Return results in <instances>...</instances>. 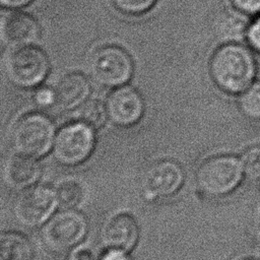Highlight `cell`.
I'll return each instance as SVG.
<instances>
[{"label":"cell","mask_w":260,"mask_h":260,"mask_svg":"<svg viewBox=\"0 0 260 260\" xmlns=\"http://www.w3.org/2000/svg\"><path fill=\"white\" fill-rule=\"evenodd\" d=\"M209 71L219 89L240 95L255 82L257 64L249 48L240 43H225L213 53Z\"/></svg>","instance_id":"cell-1"},{"label":"cell","mask_w":260,"mask_h":260,"mask_svg":"<svg viewBox=\"0 0 260 260\" xmlns=\"http://www.w3.org/2000/svg\"><path fill=\"white\" fill-rule=\"evenodd\" d=\"M245 177L240 157L222 154L204 160L197 169L195 182L199 191L210 198H219L234 192Z\"/></svg>","instance_id":"cell-2"},{"label":"cell","mask_w":260,"mask_h":260,"mask_svg":"<svg viewBox=\"0 0 260 260\" xmlns=\"http://www.w3.org/2000/svg\"><path fill=\"white\" fill-rule=\"evenodd\" d=\"M55 132L51 118L41 113L27 114L15 124L11 133V144L17 154L41 157L53 147Z\"/></svg>","instance_id":"cell-3"},{"label":"cell","mask_w":260,"mask_h":260,"mask_svg":"<svg viewBox=\"0 0 260 260\" xmlns=\"http://www.w3.org/2000/svg\"><path fill=\"white\" fill-rule=\"evenodd\" d=\"M5 69L8 79L14 85L31 88L44 81L50 64L45 52L30 45L14 48L7 56Z\"/></svg>","instance_id":"cell-4"},{"label":"cell","mask_w":260,"mask_h":260,"mask_svg":"<svg viewBox=\"0 0 260 260\" xmlns=\"http://www.w3.org/2000/svg\"><path fill=\"white\" fill-rule=\"evenodd\" d=\"M91 78L106 87H120L133 74V62L129 54L117 46L98 49L89 60Z\"/></svg>","instance_id":"cell-5"},{"label":"cell","mask_w":260,"mask_h":260,"mask_svg":"<svg viewBox=\"0 0 260 260\" xmlns=\"http://www.w3.org/2000/svg\"><path fill=\"white\" fill-rule=\"evenodd\" d=\"M95 143L93 128L83 121L72 122L62 127L56 134L53 155L63 166L83 162L92 152Z\"/></svg>","instance_id":"cell-6"},{"label":"cell","mask_w":260,"mask_h":260,"mask_svg":"<svg viewBox=\"0 0 260 260\" xmlns=\"http://www.w3.org/2000/svg\"><path fill=\"white\" fill-rule=\"evenodd\" d=\"M87 226L84 215L65 209L46 222L42 230V239L52 251L62 252L79 244L86 235Z\"/></svg>","instance_id":"cell-7"},{"label":"cell","mask_w":260,"mask_h":260,"mask_svg":"<svg viewBox=\"0 0 260 260\" xmlns=\"http://www.w3.org/2000/svg\"><path fill=\"white\" fill-rule=\"evenodd\" d=\"M57 206L54 190L45 186H32L16 196L12 212L18 223L26 228H35L47 222Z\"/></svg>","instance_id":"cell-8"},{"label":"cell","mask_w":260,"mask_h":260,"mask_svg":"<svg viewBox=\"0 0 260 260\" xmlns=\"http://www.w3.org/2000/svg\"><path fill=\"white\" fill-rule=\"evenodd\" d=\"M184 182V172L179 164L164 159L151 165L142 176L140 188L143 197L156 201L176 193Z\"/></svg>","instance_id":"cell-9"},{"label":"cell","mask_w":260,"mask_h":260,"mask_svg":"<svg viewBox=\"0 0 260 260\" xmlns=\"http://www.w3.org/2000/svg\"><path fill=\"white\" fill-rule=\"evenodd\" d=\"M106 108L109 119L115 125L130 127L141 119L144 113V102L135 88L122 85L110 93Z\"/></svg>","instance_id":"cell-10"},{"label":"cell","mask_w":260,"mask_h":260,"mask_svg":"<svg viewBox=\"0 0 260 260\" xmlns=\"http://www.w3.org/2000/svg\"><path fill=\"white\" fill-rule=\"evenodd\" d=\"M40 36L37 20L21 11H9L0 20V38L4 45L13 48L32 45Z\"/></svg>","instance_id":"cell-11"},{"label":"cell","mask_w":260,"mask_h":260,"mask_svg":"<svg viewBox=\"0 0 260 260\" xmlns=\"http://www.w3.org/2000/svg\"><path fill=\"white\" fill-rule=\"evenodd\" d=\"M138 225L135 219L126 213L112 216L104 224L101 233L103 245L108 249L129 252L138 240Z\"/></svg>","instance_id":"cell-12"},{"label":"cell","mask_w":260,"mask_h":260,"mask_svg":"<svg viewBox=\"0 0 260 260\" xmlns=\"http://www.w3.org/2000/svg\"><path fill=\"white\" fill-rule=\"evenodd\" d=\"M56 105L61 110H73L82 106L89 93L90 84L88 79L81 73H70L63 76L56 84Z\"/></svg>","instance_id":"cell-13"},{"label":"cell","mask_w":260,"mask_h":260,"mask_svg":"<svg viewBox=\"0 0 260 260\" xmlns=\"http://www.w3.org/2000/svg\"><path fill=\"white\" fill-rule=\"evenodd\" d=\"M41 176V166L34 157L17 154L9 158L4 168V180L14 189L32 186Z\"/></svg>","instance_id":"cell-14"},{"label":"cell","mask_w":260,"mask_h":260,"mask_svg":"<svg viewBox=\"0 0 260 260\" xmlns=\"http://www.w3.org/2000/svg\"><path fill=\"white\" fill-rule=\"evenodd\" d=\"M249 16L237 9H226L219 13L214 23L217 38L225 43H240L246 39L249 28Z\"/></svg>","instance_id":"cell-15"},{"label":"cell","mask_w":260,"mask_h":260,"mask_svg":"<svg viewBox=\"0 0 260 260\" xmlns=\"http://www.w3.org/2000/svg\"><path fill=\"white\" fill-rule=\"evenodd\" d=\"M30 242L18 233H3L0 238V260H32Z\"/></svg>","instance_id":"cell-16"},{"label":"cell","mask_w":260,"mask_h":260,"mask_svg":"<svg viewBox=\"0 0 260 260\" xmlns=\"http://www.w3.org/2000/svg\"><path fill=\"white\" fill-rule=\"evenodd\" d=\"M55 193L58 206L63 209H71L81 202L83 190L81 184L77 180L67 179L57 186Z\"/></svg>","instance_id":"cell-17"},{"label":"cell","mask_w":260,"mask_h":260,"mask_svg":"<svg viewBox=\"0 0 260 260\" xmlns=\"http://www.w3.org/2000/svg\"><path fill=\"white\" fill-rule=\"evenodd\" d=\"M239 107L247 118L260 120V81H255L240 94Z\"/></svg>","instance_id":"cell-18"},{"label":"cell","mask_w":260,"mask_h":260,"mask_svg":"<svg viewBox=\"0 0 260 260\" xmlns=\"http://www.w3.org/2000/svg\"><path fill=\"white\" fill-rule=\"evenodd\" d=\"M80 118L81 121H83L93 129L103 127V125L109 118L106 105L98 100L86 101L81 106Z\"/></svg>","instance_id":"cell-19"},{"label":"cell","mask_w":260,"mask_h":260,"mask_svg":"<svg viewBox=\"0 0 260 260\" xmlns=\"http://www.w3.org/2000/svg\"><path fill=\"white\" fill-rule=\"evenodd\" d=\"M240 158L245 177L252 180H260V144L247 148Z\"/></svg>","instance_id":"cell-20"},{"label":"cell","mask_w":260,"mask_h":260,"mask_svg":"<svg viewBox=\"0 0 260 260\" xmlns=\"http://www.w3.org/2000/svg\"><path fill=\"white\" fill-rule=\"evenodd\" d=\"M113 5L122 13L138 15L148 11L156 0H111Z\"/></svg>","instance_id":"cell-21"},{"label":"cell","mask_w":260,"mask_h":260,"mask_svg":"<svg viewBox=\"0 0 260 260\" xmlns=\"http://www.w3.org/2000/svg\"><path fill=\"white\" fill-rule=\"evenodd\" d=\"M246 40L250 48L260 54V14L256 15L255 18L250 21Z\"/></svg>","instance_id":"cell-22"},{"label":"cell","mask_w":260,"mask_h":260,"mask_svg":"<svg viewBox=\"0 0 260 260\" xmlns=\"http://www.w3.org/2000/svg\"><path fill=\"white\" fill-rule=\"evenodd\" d=\"M34 102L40 108H47L56 104L55 89L49 87H40L34 93Z\"/></svg>","instance_id":"cell-23"},{"label":"cell","mask_w":260,"mask_h":260,"mask_svg":"<svg viewBox=\"0 0 260 260\" xmlns=\"http://www.w3.org/2000/svg\"><path fill=\"white\" fill-rule=\"evenodd\" d=\"M238 11L250 16L260 14V0H230Z\"/></svg>","instance_id":"cell-24"},{"label":"cell","mask_w":260,"mask_h":260,"mask_svg":"<svg viewBox=\"0 0 260 260\" xmlns=\"http://www.w3.org/2000/svg\"><path fill=\"white\" fill-rule=\"evenodd\" d=\"M71 260H95V255L90 248L82 247L72 253Z\"/></svg>","instance_id":"cell-25"},{"label":"cell","mask_w":260,"mask_h":260,"mask_svg":"<svg viewBox=\"0 0 260 260\" xmlns=\"http://www.w3.org/2000/svg\"><path fill=\"white\" fill-rule=\"evenodd\" d=\"M100 260H130L127 252L116 249H108Z\"/></svg>","instance_id":"cell-26"},{"label":"cell","mask_w":260,"mask_h":260,"mask_svg":"<svg viewBox=\"0 0 260 260\" xmlns=\"http://www.w3.org/2000/svg\"><path fill=\"white\" fill-rule=\"evenodd\" d=\"M32 0H0V3L3 7L7 8H19L27 5Z\"/></svg>","instance_id":"cell-27"},{"label":"cell","mask_w":260,"mask_h":260,"mask_svg":"<svg viewBox=\"0 0 260 260\" xmlns=\"http://www.w3.org/2000/svg\"><path fill=\"white\" fill-rule=\"evenodd\" d=\"M241 260H260V259L259 258H244Z\"/></svg>","instance_id":"cell-28"},{"label":"cell","mask_w":260,"mask_h":260,"mask_svg":"<svg viewBox=\"0 0 260 260\" xmlns=\"http://www.w3.org/2000/svg\"><path fill=\"white\" fill-rule=\"evenodd\" d=\"M258 254H259V259H260V242H259V247H258Z\"/></svg>","instance_id":"cell-29"}]
</instances>
